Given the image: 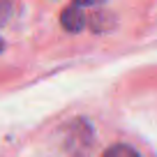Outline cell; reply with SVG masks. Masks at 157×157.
I'll list each match as a JSON object with an SVG mask.
<instances>
[{
  "label": "cell",
  "instance_id": "1",
  "mask_svg": "<svg viewBox=\"0 0 157 157\" xmlns=\"http://www.w3.org/2000/svg\"><path fill=\"white\" fill-rule=\"evenodd\" d=\"M102 157H141L132 146H125V143H118V146H111Z\"/></svg>",
  "mask_w": 157,
  "mask_h": 157
},
{
  "label": "cell",
  "instance_id": "2",
  "mask_svg": "<svg viewBox=\"0 0 157 157\" xmlns=\"http://www.w3.org/2000/svg\"><path fill=\"white\" fill-rule=\"evenodd\" d=\"M12 12H14V7H12V2H10V0H0V25L10 21Z\"/></svg>",
  "mask_w": 157,
  "mask_h": 157
},
{
  "label": "cell",
  "instance_id": "3",
  "mask_svg": "<svg viewBox=\"0 0 157 157\" xmlns=\"http://www.w3.org/2000/svg\"><path fill=\"white\" fill-rule=\"evenodd\" d=\"M2 49H5V42H2V39H0V51H2Z\"/></svg>",
  "mask_w": 157,
  "mask_h": 157
}]
</instances>
